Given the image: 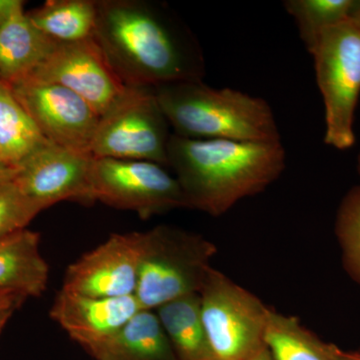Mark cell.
<instances>
[{
  "label": "cell",
  "mask_w": 360,
  "mask_h": 360,
  "mask_svg": "<svg viewBox=\"0 0 360 360\" xmlns=\"http://www.w3.org/2000/svg\"><path fill=\"white\" fill-rule=\"evenodd\" d=\"M92 39L127 86L200 82L205 75L200 44L163 4L96 0Z\"/></svg>",
  "instance_id": "obj_1"
},
{
  "label": "cell",
  "mask_w": 360,
  "mask_h": 360,
  "mask_svg": "<svg viewBox=\"0 0 360 360\" xmlns=\"http://www.w3.org/2000/svg\"><path fill=\"white\" fill-rule=\"evenodd\" d=\"M187 208L219 217L238 201L264 193L283 174V142L193 139L174 134L167 146Z\"/></svg>",
  "instance_id": "obj_2"
},
{
  "label": "cell",
  "mask_w": 360,
  "mask_h": 360,
  "mask_svg": "<svg viewBox=\"0 0 360 360\" xmlns=\"http://www.w3.org/2000/svg\"><path fill=\"white\" fill-rule=\"evenodd\" d=\"M172 134L193 139L281 141L271 106L260 97L200 82L155 87Z\"/></svg>",
  "instance_id": "obj_3"
},
{
  "label": "cell",
  "mask_w": 360,
  "mask_h": 360,
  "mask_svg": "<svg viewBox=\"0 0 360 360\" xmlns=\"http://www.w3.org/2000/svg\"><path fill=\"white\" fill-rule=\"evenodd\" d=\"M217 252L212 241L179 227L158 225L142 232L134 295L142 309L200 292Z\"/></svg>",
  "instance_id": "obj_4"
},
{
  "label": "cell",
  "mask_w": 360,
  "mask_h": 360,
  "mask_svg": "<svg viewBox=\"0 0 360 360\" xmlns=\"http://www.w3.org/2000/svg\"><path fill=\"white\" fill-rule=\"evenodd\" d=\"M326 112L324 142L347 150L354 146L360 94V28L354 18L324 30L309 49Z\"/></svg>",
  "instance_id": "obj_5"
},
{
  "label": "cell",
  "mask_w": 360,
  "mask_h": 360,
  "mask_svg": "<svg viewBox=\"0 0 360 360\" xmlns=\"http://www.w3.org/2000/svg\"><path fill=\"white\" fill-rule=\"evenodd\" d=\"M201 317L214 360H250L264 348L267 307L217 269L200 292Z\"/></svg>",
  "instance_id": "obj_6"
},
{
  "label": "cell",
  "mask_w": 360,
  "mask_h": 360,
  "mask_svg": "<svg viewBox=\"0 0 360 360\" xmlns=\"http://www.w3.org/2000/svg\"><path fill=\"white\" fill-rule=\"evenodd\" d=\"M172 127L155 87L127 86L99 118L90 155L167 165Z\"/></svg>",
  "instance_id": "obj_7"
},
{
  "label": "cell",
  "mask_w": 360,
  "mask_h": 360,
  "mask_svg": "<svg viewBox=\"0 0 360 360\" xmlns=\"http://www.w3.org/2000/svg\"><path fill=\"white\" fill-rule=\"evenodd\" d=\"M90 182L94 202L129 210L141 219L187 208L175 176L151 161L94 158Z\"/></svg>",
  "instance_id": "obj_8"
},
{
  "label": "cell",
  "mask_w": 360,
  "mask_h": 360,
  "mask_svg": "<svg viewBox=\"0 0 360 360\" xmlns=\"http://www.w3.org/2000/svg\"><path fill=\"white\" fill-rule=\"evenodd\" d=\"M8 85L46 141L90 153L101 116L84 98L61 85L37 80Z\"/></svg>",
  "instance_id": "obj_9"
},
{
  "label": "cell",
  "mask_w": 360,
  "mask_h": 360,
  "mask_svg": "<svg viewBox=\"0 0 360 360\" xmlns=\"http://www.w3.org/2000/svg\"><path fill=\"white\" fill-rule=\"evenodd\" d=\"M94 156L47 141L18 165L13 181L42 210L61 201L94 202L90 172Z\"/></svg>",
  "instance_id": "obj_10"
},
{
  "label": "cell",
  "mask_w": 360,
  "mask_h": 360,
  "mask_svg": "<svg viewBox=\"0 0 360 360\" xmlns=\"http://www.w3.org/2000/svg\"><path fill=\"white\" fill-rule=\"evenodd\" d=\"M26 79L65 86L84 98L99 116L127 89L92 37L58 44L39 70Z\"/></svg>",
  "instance_id": "obj_11"
},
{
  "label": "cell",
  "mask_w": 360,
  "mask_h": 360,
  "mask_svg": "<svg viewBox=\"0 0 360 360\" xmlns=\"http://www.w3.org/2000/svg\"><path fill=\"white\" fill-rule=\"evenodd\" d=\"M142 232L111 234L66 269L61 290L90 297L134 295Z\"/></svg>",
  "instance_id": "obj_12"
},
{
  "label": "cell",
  "mask_w": 360,
  "mask_h": 360,
  "mask_svg": "<svg viewBox=\"0 0 360 360\" xmlns=\"http://www.w3.org/2000/svg\"><path fill=\"white\" fill-rule=\"evenodd\" d=\"M141 310L135 295L90 297L60 290L49 315L71 340L85 348L115 335Z\"/></svg>",
  "instance_id": "obj_13"
},
{
  "label": "cell",
  "mask_w": 360,
  "mask_h": 360,
  "mask_svg": "<svg viewBox=\"0 0 360 360\" xmlns=\"http://www.w3.org/2000/svg\"><path fill=\"white\" fill-rule=\"evenodd\" d=\"M49 271L39 232L23 229L0 239V291L39 297L49 286Z\"/></svg>",
  "instance_id": "obj_14"
},
{
  "label": "cell",
  "mask_w": 360,
  "mask_h": 360,
  "mask_svg": "<svg viewBox=\"0 0 360 360\" xmlns=\"http://www.w3.org/2000/svg\"><path fill=\"white\" fill-rule=\"evenodd\" d=\"M84 349L96 360H177L155 310H141L115 335Z\"/></svg>",
  "instance_id": "obj_15"
},
{
  "label": "cell",
  "mask_w": 360,
  "mask_h": 360,
  "mask_svg": "<svg viewBox=\"0 0 360 360\" xmlns=\"http://www.w3.org/2000/svg\"><path fill=\"white\" fill-rule=\"evenodd\" d=\"M56 45L20 9L0 27V78L13 84L32 77Z\"/></svg>",
  "instance_id": "obj_16"
},
{
  "label": "cell",
  "mask_w": 360,
  "mask_h": 360,
  "mask_svg": "<svg viewBox=\"0 0 360 360\" xmlns=\"http://www.w3.org/2000/svg\"><path fill=\"white\" fill-rule=\"evenodd\" d=\"M155 311L177 360H214L201 317L198 293L165 303Z\"/></svg>",
  "instance_id": "obj_17"
},
{
  "label": "cell",
  "mask_w": 360,
  "mask_h": 360,
  "mask_svg": "<svg viewBox=\"0 0 360 360\" xmlns=\"http://www.w3.org/2000/svg\"><path fill=\"white\" fill-rule=\"evenodd\" d=\"M26 15L37 30L58 44L82 41L94 37L96 0H51Z\"/></svg>",
  "instance_id": "obj_18"
},
{
  "label": "cell",
  "mask_w": 360,
  "mask_h": 360,
  "mask_svg": "<svg viewBox=\"0 0 360 360\" xmlns=\"http://www.w3.org/2000/svg\"><path fill=\"white\" fill-rule=\"evenodd\" d=\"M264 347L270 360H335L333 347L319 340L300 319L269 309Z\"/></svg>",
  "instance_id": "obj_19"
},
{
  "label": "cell",
  "mask_w": 360,
  "mask_h": 360,
  "mask_svg": "<svg viewBox=\"0 0 360 360\" xmlns=\"http://www.w3.org/2000/svg\"><path fill=\"white\" fill-rule=\"evenodd\" d=\"M49 141L42 136L30 116L0 78V158L18 165Z\"/></svg>",
  "instance_id": "obj_20"
},
{
  "label": "cell",
  "mask_w": 360,
  "mask_h": 360,
  "mask_svg": "<svg viewBox=\"0 0 360 360\" xmlns=\"http://www.w3.org/2000/svg\"><path fill=\"white\" fill-rule=\"evenodd\" d=\"M357 0H286V13L295 20L307 51L324 30L352 18Z\"/></svg>",
  "instance_id": "obj_21"
},
{
  "label": "cell",
  "mask_w": 360,
  "mask_h": 360,
  "mask_svg": "<svg viewBox=\"0 0 360 360\" xmlns=\"http://www.w3.org/2000/svg\"><path fill=\"white\" fill-rule=\"evenodd\" d=\"M335 229L345 269L360 285V186L350 188L341 200Z\"/></svg>",
  "instance_id": "obj_22"
},
{
  "label": "cell",
  "mask_w": 360,
  "mask_h": 360,
  "mask_svg": "<svg viewBox=\"0 0 360 360\" xmlns=\"http://www.w3.org/2000/svg\"><path fill=\"white\" fill-rule=\"evenodd\" d=\"M41 212V206L21 193L13 180L0 184V239L27 229Z\"/></svg>",
  "instance_id": "obj_23"
},
{
  "label": "cell",
  "mask_w": 360,
  "mask_h": 360,
  "mask_svg": "<svg viewBox=\"0 0 360 360\" xmlns=\"http://www.w3.org/2000/svg\"><path fill=\"white\" fill-rule=\"evenodd\" d=\"M27 298L13 291H0V312L7 309H18Z\"/></svg>",
  "instance_id": "obj_24"
},
{
  "label": "cell",
  "mask_w": 360,
  "mask_h": 360,
  "mask_svg": "<svg viewBox=\"0 0 360 360\" xmlns=\"http://www.w3.org/2000/svg\"><path fill=\"white\" fill-rule=\"evenodd\" d=\"M23 1L20 0H0V27L9 20L16 11L23 8Z\"/></svg>",
  "instance_id": "obj_25"
},
{
  "label": "cell",
  "mask_w": 360,
  "mask_h": 360,
  "mask_svg": "<svg viewBox=\"0 0 360 360\" xmlns=\"http://www.w3.org/2000/svg\"><path fill=\"white\" fill-rule=\"evenodd\" d=\"M18 169H20L18 165L0 160V184L15 179Z\"/></svg>",
  "instance_id": "obj_26"
},
{
  "label": "cell",
  "mask_w": 360,
  "mask_h": 360,
  "mask_svg": "<svg viewBox=\"0 0 360 360\" xmlns=\"http://www.w3.org/2000/svg\"><path fill=\"white\" fill-rule=\"evenodd\" d=\"M335 360H360V352H345L340 348L333 347Z\"/></svg>",
  "instance_id": "obj_27"
},
{
  "label": "cell",
  "mask_w": 360,
  "mask_h": 360,
  "mask_svg": "<svg viewBox=\"0 0 360 360\" xmlns=\"http://www.w3.org/2000/svg\"><path fill=\"white\" fill-rule=\"evenodd\" d=\"M18 309H7L0 312V335H1L4 329L6 328V324L11 321L14 312Z\"/></svg>",
  "instance_id": "obj_28"
},
{
  "label": "cell",
  "mask_w": 360,
  "mask_h": 360,
  "mask_svg": "<svg viewBox=\"0 0 360 360\" xmlns=\"http://www.w3.org/2000/svg\"><path fill=\"white\" fill-rule=\"evenodd\" d=\"M250 360H270L269 352H267L266 348L264 347V349L260 350L257 355H255Z\"/></svg>",
  "instance_id": "obj_29"
},
{
  "label": "cell",
  "mask_w": 360,
  "mask_h": 360,
  "mask_svg": "<svg viewBox=\"0 0 360 360\" xmlns=\"http://www.w3.org/2000/svg\"><path fill=\"white\" fill-rule=\"evenodd\" d=\"M352 18H354L355 22L357 23L360 28V0H357L356 6H355L354 14H352Z\"/></svg>",
  "instance_id": "obj_30"
},
{
  "label": "cell",
  "mask_w": 360,
  "mask_h": 360,
  "mask_svg": "<svg viewBox=\"0 0 360 360\" xmlns=\"http://www.w3.org/2000/svg\"><path fill=\"white\" fill-rule=\"evenodd\" d=\"M357 170H359V174L360 175V153L359 155V158H357Z\"/></svg>",
  "instance_id": "obj_31"
},
{
  "label": "cell",
  "mask_w": 360,
  "mask_h": 360,
  "mask_svg": "<svg viewBox=\"0 0 360 360\" xmlns=\"http://www.w3.org/2000/svg\"><path fill=\"white\" fill-rule=\"evenodd\" d=\"M0 160H1V158H0Z\"/></svg>",
  "instance_id": "obj_32"
}]
</instances>
